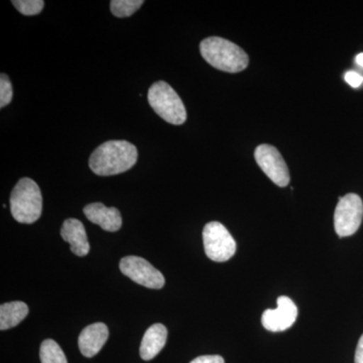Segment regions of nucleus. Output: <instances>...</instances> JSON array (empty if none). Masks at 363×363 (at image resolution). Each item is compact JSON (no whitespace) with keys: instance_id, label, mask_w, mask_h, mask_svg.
Wrapping results in <instances>:
<instances>
[{"instance_id":"nucleus-16","label":"nucleus","mask_w":363,"mask_h":363,"mask_svg":"<svg viewBox=\"0 0 363 363\" xmlns=\"http://www.w3.org/2000/svg\"><path fill=\"white\" fill-rule=\"evenodd\" d=\"M145 4L143 0H112L111 13L116 18H128Z\"/></svg>"},{"instance_id":"nucleus-11","label":"nucleus","mask_w":363,"mask_h":363,"mask_svg":"<svg viewBox=\"0 0 363 363\" xmlns=\"http://www.w3.org/2000/svg\"><path fill=\"white\" fill-rule=\"evenodd\" d=\"M109 331L104 323L91 324L81 332L78 339L79 350L85 357H93L104 347Z\"/></svg>"},{"instance_id":"nucleus-21","label":"nucleus","mask_w":363,"mask_h":363,"mask_svg":"<svg viewBox=\"0 0 363 363\" xmlns=\"http://www.w3.org/2000/svg\"><path fill=\"white\" fill-rule=\"evenodd\" d=\"M355 363H363V334L358 341L357 351H355Z\"/></svg>"},{"instance_id":"nucleus-10","label":"nucleus","mask_w":363,"mask_h":363,"mask_svg":"<svg viewBox=\"0 0 363 363\" xmlns=\"http://www.w3.org/2000/svg\"><path fill=\"white\" fill-rule=\"evenodd\" d=\"M83 212L88 220L99 225L105 231L116 233L123 225V218L119 210L114 207H106L102 203L86 205Z\"/></svg>"},{"instance_id":"nucleus-6","label":"nucleus","mask_w":363,"mask_h":363,"mask_svg":"<svg viewBox=\"0 0 363 363\" xmlns=\"http://www.w3.org/2000/svg\"><path fill=\"white\" fill-rule=\"evenodd\" d=\"M362 218L363 202L359 196L350 193L339 198L334 213V227L338 236L353 235L362 225Z\"/></svg>"},{"instance_id":"nucleus-20","label":"nucleus","mask_w":363,"mask_h":363,"mask_svg":"<svg viewBox=\"0 0 363 363\" xmlns=\"http://www.w3.org/2000/svg\"><path fill=\"white\" fill-rule=\"evenodd\" d=\"M190 363H224V358L220 355H203L195 358Z\"/></svg>"},{"instance_id":"nucleus-19","label":"nucleus","mask_w":363,"mask_h":363,"mask_svg":"<svg viewBox=\"0 0 363 363\" xmlns=\"http://www.w3.org/2000/svg\"><path fill=\"white\" fill-rule=\"evenodd\" d=\"M346 82L351 86V87L357 88L363 83V77L357 72L350 71L344 76Z\"/></svg>"},{"instance_id":"nucleus-14","label":"nucleus","mask_w":363,"mask_h":363,"mask_svg":"<svg viewBox=\"0 0 363 363\" xmlns=\"http://www.w3.org/2000/svg\"><path fill=\"white\" fill-rule=\"evenodd\" d=\"M28 314V307L23 302L6 303L0 306V329L2 331L18 326Z\"/></svg>"},{"instance_id":"nucleus-5","label":"nucleus","mask_w":363,"mask_h":363,"mask_svg":"<svg viewBox=\"0 0 363 363\" xmlns=\"http://www.w3.org/2000/svg\"><path fill=\"white\" fill-rule=\"evenodd\" d=\"M203 243L205 253L213 262H227L236 252L235 240L220 222L212 221L205 225Z\"/></svg>"},{"instance_id":"nucleus-9","label":"nucleus","mask_w":363,"mask_h":363,"mask_svg":"<svg viewBox=\"0 0 363 363\" xmlns=\"http://www.w3.org/2000/svg\"><path fill=\"white\" fill-rule=\"evenodd\" d=\"M298 317V308L290 298H278V308L267 309L262 314V323L267 330L281 332L292 327Z\"/></svg>"},{"instance_id":"nucleus-3","label":"nucleus","mask_w":363,"mask_h":363,"mask_svg":"<svg viewBox=\"0 0 363 363\" xmlns=\"http://www.w3.org/2000/svg\"><path fill=\"white\" fill-rule=\"evenodd\" d=\"M11 211L20 223L32 224L42 215L43 197L39 185L30 178H23L11 194Z\"/></svg>"},{"instance_id":"nucleus-13","label":"nucleus","mask_w":363,"mask_h":363,"mask_svg":"<svg viewBox=\"0 0 363 363\" xmlns=\"http://www.w3.org/2000/svg\"><path fill=\"white\" fill-rule=\"evenodd\" d=\"M168 337V330L162 324H155L147 331L140 344V355L143 360H152L161 352Z\"/></svg>"},{"instance_id":"nucleus-4","label":"nucleus","mask_w":363,"mask_h":363,"mask_svg":"<svg viewBox=\"0 0 363 363\" xmlns=\"http://www.w3.org/2000/svg\"><path fill=\"white\" fill-rule=\"evenodd\" d=\"M149 104L155 112L167 123L181 125L187 119L185 105L175 90L164 81L150 86L147 93Z\"/></svg>"},{"instance_id":"nucleus-17","label":"nucleus","mask_w":363,"mask_h":363,"mask_svg":"<svg viewBox=\"0 0 363 363\" xmlns=\"http://www.w3.org/2000/svg\"><path fill=\"white\" fill-rule=\"evenodd\" d=\"M13 4L23 16L39 14L45 6L43 0H13Z\"/></svg>"},{"instance_id":"nucleus-12","label":"nucleus","mask_w":363,"mask_h":363,"mask_svg":"<svg viewBox=\"0 0 363 363\" xmlns=\"http://www.w3.org/2000/svg\"><path fill=\"white\" fill-rule=\"evenodd\" d=\"M61 236L71 247V252L77 257H86L89 253L90 245L82 222L69 218L63 223Z\"/></svg>"},{"instance_id":"nucleus-8","label":"nucleus","mask_w":363,"mask_h":363,"mask_svg":"<svg viewBox=\"0 0 363 363\" xmlns=\"http://www.w3.org/2000/svg\"><path fill=\"white\" fill-rule=\"evenodd\" d=\"M255 161L267 177L279 187L290 183V173L285 160L276 147L271 145H260L255 152Z\"/></svg>"},{"instance_id":"nucleus-7","label":"nucleus","mask_w":363,"mask_h":363,"mask_svg":"<svg viewBox=\"0 0 363 363\" xmlns=\"http://www.w3.org/2000/svg\"><path fill=\"white\" fill-rule=\"evenodd\" d=\"M119 269L124 276L145 288L160 290L166 283L162 272L143 257L135 255L123 257L119 262Z\"/></svg>"},{"instance_id":"nucleus-18","label":"nucleus","mask_w":363,"mask_h":363,"mask_svg":"<svg viewBox=\"0 0 363 363\" xmlns=\"http://www.w3.org/2000/svg\"><path fill=\"white\" fill-rule=\"evenodd\" d=\"M13 96V85H11V80L6 74H1L0 76V107L4 108L6 105L11 104Z\"/></svg>"},{"instance_id":"nucleus-2","label":"nucleus","mask_w":363,"mask_h":363,"mask_svg":"<svg viewBox=\"0 0 363 363\" xmlns=\"http://www.w3.org/2000/svg\"><path fill=\"white\" fill-rule=\"evenodd\" d=\"M200 52L208 64L217 70L238 73L248 66V56L238 45L219 37H210L200 44Z\"/></svg>"},{"instance_id":"nucleus-15","label":"nucleus","mask_w":363,"mask_h":363,"mask_svg":"<svg viewBox=\"0 0 363 363\" xmlns=\"http://www.w3.org/2000/svg\"><path fill=\"white\" fill-rule=\"evenodd\" d=\"M40 358L42 363H68L65 353L52 339H47L42 343Z\"/></svg>"},{"instance_id":"nucleus-22","label":"nucleus","mask_w":363,"mask_h":363,"mask_svg":"<svg viewBox=\"0 0 363 363\" xmlns=\"http://www.w3.org/2000/svg\"><path fill=\"white\" fill-rule=\"evenodd\" d=\"M355 61H357L358 65L363 68V52H360V54L357 55V58H355Z\"/></svg>"},{"instance_id":"nucleus-1","label":"nucleus","mask_w":363,"mask_h":363,"mask_svg":"<svg viewBox=\"0 0 363 363\" xmlns=\"http://www.w3.org/2000/svg\"><path fill=\"white\" fill-rule=\"evenodd\" d=\"M138 149L126 140H108L91 154L89 167L98 176L118 175L133 168L138 161Z\"/></svg>"}]
</instances>
